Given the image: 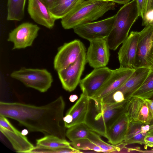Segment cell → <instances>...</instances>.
<instances>
[{
  "mask_svg": "<svg viewBox=\"0 0 153 153\" xmlns=\"http://www.w3.org/2000/svg\"><path fill=\"white\" fill-rule=\"evenodd\" d=\"M65 103L63 97L44 105L0 102V115L18 122L30 132H40L66 139L63 120Z\"/></svg>",
  "mask_w": 153,
  "mask_h": 153,
  "instance_id": "obj_1",
  "label": "cell"
},
{
  "mask_svg": "<svg viewBox=\"0 0 153 153\" xmlns=\"http://www.w3.org/2000/svg\"><path fill=\"white\" fill-rule=\"evenodd\" d=\"M89 98L88 110L85 123L90 130L105 138L108 131L116 121L127 111L128 100L117 107L111 104Z\"/></svg>",
  "mask_w": 153,
  "mask_h": 153,
  "instance_id": "obj_2",
  "label": "cell"
},
{
  "mask_svg": "<svg viewBox=\"0 0 153 153\" xmlns=\"http://www.w3.org/2000/svg\"><path fill=\"white\" fill-rule=\"evenodd\" d=\"M115 3L111 1H84L74 10L61 19V24L65 29L98 19L108 11L113 9Z\"/></svg>",
  "mask_w": 153,
  "mask_h": 153,
  "instance_id": "obj_3",
  "label": "cell"
},
{
  "mask_svg": "<svg viewBox=\"0 0 153 153\" xmlns=\"http://www.w3.org/2000/svg\"><path fill=\"white\" fill-rule=\"evenodd\" d=\"M139 16L136 0H132L120 9L115 15L112 27L105 39L110 49L115 51L122 44Z\"/></svg>",
  "mask_w": 153,
  "mask_h": 153,
  "instance_id": "obj_4",
  "label": "cell"
},
{
  "mask_svg": "<svg viewBox=\"0 0 153 153\" xmlns=\"http://www.w3.org/2000/svg\"><path fill=\"white\" fill-rule=\"evenodd\" d=\"M10 76L20 81L26 86L41 92L47 91L53 82L51 74L45 69L22 67L12 72Z\"/></svg>",
  "mask_w": 153,
  "mask_h": 153,
  "instance_id": "obj_5",
  "label": "cell"
},
{
  "mask_svg": "<svg viewBox=\"0 0 153 153\" xmlns=\"http://www.w3.org/2000/svg\"><path fill=\"white\" fill-rule=\"evenodd\" d=\"M115 15L102 20L78 25L73 28L74 33L89 41L105 39L109 34L114 22Z\"/></svg>",
  "mask_w": 153,
  "mask_h": 153,
  "instance_id": "obj_6",
  "label": "cell"
},
{
  "mask_svg": "<svg viewBox=\"0 0 153 153\" xmlns=\"http://www.w3.org/2000/svg\"><path fill=\"white\" fill-rule=\"evenodd\" d=\"M85 48L74 63L57 71L62 87L66 91H73L79 84L87 62Z\"/></svg>",
  "mask_w": 153,
  "mask_h": 153,
  "instance_id": "obj_7",
  "label": "cell"
},
{
  "mask_svg": "<svg viewBox=\"0 0 153 153\" xmlns=\"http://www.w3.org/2000/svg\"><path fill=\"white\" fill-rule=\"evenodd\" d=\"M113 71L106 67L94 68L80 81L79 85L82 93L89 98L93 97L103 87Z\"/></svg>",
  "mask_w": 153,
  "mask_h": 153,
  "instance_id": "obj_8",
  "label": "cell"
},
{
  "mask_svg": "<svg viewBox=\"0 0 153 153\" xmlns=\"http://www.w3.org/2000/svg\"><path fill=\"white\" fill-rule=\"evenodd\" d=\"M85 48L83 44L78 39L65 43L58 48L54 58L53 67L55 70L59 71L74 63Z\"/></svg>",
  "mask_w": 153,
  "mask_h": 153,
  "instance_id": "obj_9",
  "label": "cell"
},
{
  "mask_svg": "<svg viewBox=\"0 0 153 153\" xmlns=\"http://www.w3.org/2000/svg\"><path fill=\"white\" fill-rule=\"evenodd\" d=\"M40 29L36 25L24 22L9 33L7 40L13 43V50L25 48L32 45Z\"/></svg>",
  "mask_w": 153,
  "mask_h": 153,
  "instance_id": "obj_10",
  "label": "cell"
},
{
  "mask_svg": "<svg viewBox=\"0 0 153 153\" xmlns=\"http://www.w3.org/2000/svg\"><path fill=\"white\" fill-rule=\"evenodd\" d=\"M0 130L17 152L26 153L34 147L25 136L13 126L6 117L0 115Z\"/></svg>",
  "mask_w": 153,
  "mask_h": 153,
  "instance_id": "obj_11",
  "label": "cell"
},
{
  "mask_svg": "<svg viewBox=\"0 0 153 153\" xmlns=\"http://www.w3.org/2000/svg\"><path fill=\"white\" fill-rule=\"evenodd\" d=\"M86 52L87 62L92 68L106 67L109 61V48L105 39L91 40Z\"/></svg>",
  "mask_w": 153,
  "mask_h": 153,
  "instance_id": "obj_12",
  "label": "cell"
},
{
  "mask_svg": "<svg viewBox=\"0 0 153 153\" xmlns=\"http://www.w3.org/2000/svg\"><path fill=\"white\" fill-rule=\"evenodd\" d=\"M135 69L120 67L112 74L101 88L92 98L100 100L121 86L134 72Z\"/></svg>",
  "mask_w": 153,
  "mask_h": 153,
  "instance_id": "obj_13",
  "label": "cell"
},
{
  "mask_svg": "<svg viewBox=\"0 0 153 153\" xmlns=\"http://www.w3.org/2000/svg\"><path fill=\"white\" fill-rule=\"evenodd\" d=\"M139 36V32L131 31L122 43L118 53L120 67L133 68Z\"/></svg>",
  "mask_w": 153,
  "mask_h": 153,
  "instance_id": "obj_14",
  "label": "cell"
},
{
  "mask_svg": "<svg viewBox=\"0 0 153 153\" xmlns=\"http://www.w3.org/2000/svg\"><path fill=\"white\" fill-rule=\"evenodd\" d=\"M139 33L137 54L133 66L134 69L148 67L146 58L153 42V23L145 26Z\"/></svg>",
  "mask_w": 153,
  "mask_h": 153,
  "instance_id": "obj_15",
  "label": "cell"
},
{
  "mask_svg": "<svg viewBox=\"0 0 153 153\" xmlns=\"http://www.w3.org/2000/svg\"><path fill=\"white\" fill-rule=\"evenodd\" d=\"M27 11L31 18L37 24L49 29L54 27L56 19L42 0H28Z\"/></svg>",
  "mask_w": 153,
  "mask_h": 153,
  "instance_id": "obj_16",
  "label": "cell"
},
{
  "mask_svg": "<svg viewBox=\"0 0 153 153\" xmlns=\"http://www.w3.org/2000/svg\"><path fill=\"white\" fill-rule=\"evenodd\" d=\"M127 114L129 122H140L146 124H150L152 119L151 113L145 100L136 96H131L128 100Z\"/></svg>",
  "mask_w": 153,
  "mask_h": 153,
  "instance_id": "obj_17",
  "label": "cell"
},
{
  "mask_svg": "<svg viewBox=\"0 0 153 153\" xmlns=\"http://www.w3.org/2000/svg\"><path fill=\"white\" fill-rule=\"evenodd\" d=\"M89 101V98L82 93L79 99L69 109L63 117V120L66 128L85 123Z\"/></svg>",
  "mask_w": 153,
  "mask_h": 153,
  "instance_id": "obj_18",
  "label": "cell"
},
{
  "mask_svg": "<svg viewBox=\"0 0 153 153\" xmlns=\"http://www.w3.org/2000/svg\"><path fill=\"white\" fill-rule=\"evenodd\" d=\"M150 70V68L146 67L135 69L134 72L127 81L116 90L122 92L125 99L128 100L142 85Z\"/></svg>",
  "mask_w": 153,
  "mask_h": 153,
  "instance_id": "obj_19",
  "label": "cell"
},
{
  "mask_svg": "<svg viewBox=\"0 0 153 153\" xmlns=\"http://www.w3.org/2000/svg\"><path fill=\"white\" fill-rule=\"evenodd\" d=\"M129 123L126 112L116 121L108 131L106 138L108 142L116 145L123 142Z\"/></svg>",
  "mask_w": 153,
  "mask_h": 153,
  "instance_id": "obj_20",
  "label": "cell"
},
{
  "mask_svg": "<svg viewBox=\"0 0 153 153\" xmlns=\"http://www.w3.org/2000/svg\"><path fill=\"white\" fill-rule=\"evenodd\" d=\"M149 125L140 122H130L123 142L128 145H145L144 139L150 130Z\"/></svg>",
  "mask_w": 153,
  "mask_h": 153,
  "instance_id": "obj_21",
  "label": "cell"
},
{
  "mask_svg": "<svg viewBox=\"0 0 153 153\" xmlns=\"http://www.w3.org/2000/svg\"><path fill=\"white\" fill-rule=\"evenodd\" d=\"M84 0H56L50 9L56 20L62 19L74 10Z\"/></svg>",
  "mask_w": 153,
  "mask_h": 153,
  "instance_id": "obj_22",
  "label": "cell"
},
{
  "mask_svg": "<svg viewBox=\"0 0 153 153\" xmlns=\"http://www.w3.org/2000/svg\"><path fill=\"white\" fill-rule=\"evenodd\" d=\"M26 1V0H8L7 20H22L24 16Z\"/></svg>",
  "mask_w": 153,
  "mask_h": 153,
  "instance_id": "obj_23",
  "label": "cell"
},
{
  "mask_svg": "<svg viewBox=\"0 0 153 153\" xmlns=\"http://www.w3.org/2000/svg\"><path fill=\"white\" fill-rule=\"evenodd\" d=\"M99 134L90 131L87 137L94 143L100 147L105 153H119L126 144L124 142L116 145L108 143L101 139Z\"/></svg>",
  "mask_w": 153,
  "mask_h": 153,
  "instance_id": "obj_24",
  "label": "cell"
},
{
  "mask_svg": "<svg viewBox=\"0 0 153 153\" xmlns=\"http://www.w3.org/2000/svg\"><path fill=\"white\" fill-rule=\"evenodd\" d=\"M36 146L49 148H56L71 146L66 139L53 135H45L36 140Z\"/></svg>",
  "mask_w": 153,
  "mask_h": 153,
  "instance_id": "obj_25",
  "label": "cell"
},
{
  "mask_svg": "<svg viewBox=\"0 0 153 153\" xmlns=\"http://www.w3.org/2000/svg\"><path fill=\"white\" fill-rule=\"evenodd\" d=\"M90 131L85 123H81L68 128L66 136L70 141H73L87 138Z\"/></svg>",
  "mask_w": 153,
  "mask_h": 153,
  "instance_id": "obj_26",
  "label": "cell"
},
{
  "mask_svg": "<svg viewBox=\"0 0 153 153\" xmlns=\"http://www.w3.org/2000/svg\"><path fill=\"white\" fill-rule=\"evenodd\" d=\"M153 93V69L151 70L141 86L131 95L145 99Z\"/></svg>",
  "mask_w": 153,
  "mask_h": 153,
  "instance_id": "obj_27",
  "label": "cell"
},
{
  "mask_svg": "<svg viewBox=\"0 0 153 153\" xmlns=\"http://www.w3.org/2000/svg\"><path fill=\"white\" fill-rule=\"evenodd\" d=\"M27 153H82V152L80 150L72 147L71 145L68 146L56 148H49L36 146L28 151Z\"/></svg>",
  "mask_w": 153,
  "mask_h": 153,
  "instance_id": "obj_28",
  "label": "cell"
},
{
  "mask_svg": "<svg viewBox=\"0 0 153 153\" xmlns=\"http://www.w3.org/2000/svg\"><path fill=\"white\" fill-rule=\"evenodd\" d=\"M73 147L79 150L91 151L96 152H105L104 151L88 138H83L70 142Z\"/></svg>",
  "mask_w": 153,
  "mask_h": 153,
  "instance_id": "obj_29",
  "label": "cell"
},
{
  "mask_svg": "<svg viewBox=\"0 0 153 153\" xmlns=\"http://www.w3.org/2000/svg\"><path fill=\"white\" fill-rule=\"evenodd\" d=\"M139 16L143 19L146 10L148 0H136Z\"/></svg>",
  "mask_w": 153,
  "mask_h": 153,
  "instance_id": "obj_30",
  "label": "cell"
},
{
  "mask_svg": "<svg viewBox=\"0 0 153 153\" xmlns=\"http://www.w3.org/2000/svg\"><path fill=\"white\" fill-rule=\"evenodd\" d=\"M142 19V26L153 23V10L146 13Z\"/></svg>",
  "mask_w": 153,
  "mask_h": 153,
  "instance_id": "obj_31",
  "label": "cell"
},
{
  "mask_svg": "<svg viewBox=\"0 0 153 153\" xmlns=\"http://www.w3.org/2000/svg\"><path fill=\"white\" fill-rule=\"evenodd\" d=\"M144 140L146 146L153 147V129L147 132L145 137Z\"/></svg>",
  "mask_w": 153,
  "mask_h": 153,
  "instance_id": "obj_32",
  "label": "cell"
},
{
  "mask_svg": "<svg viewBox=\"0 0 153 153\" xmlns=\"http://www.w3.org/2000/svg\"><path fill=\"white\" fill-rule=\"evenodd\" d=\"M146 61L148 67L153 69V42L147 55Z\"/></svg>",
  "mask_w": 153,
  "mask_h": 153,
  "instance_id": "obj_33",
  "label": "cell"
},
{
  "mask_svg": "<svg viewBox=\"0 0 153 153\" xmlns=\"http://www.w3.org/2000/svg\"><path fill=\"white\" fill-rule=\"evenodd\" d=\"M144 99L146 102L151 113L152 119L150 125H152L153 124V93Z\"/></svg>",
  "mask_w": 153,
  "mask_h": 153,
  "instance_id": "obj_34",
  "label": "cell"
},
{
  "mask_svg": "<svg viewBox=\"0 0 153 153\" xmlns=\"http://www.w3.org/2000/svg\"><path fill=\"white\" fill-rule=\"evenodd\" d=\"M152 10H153V0H148L144 15L146 13Z\"/></svg>",
  "mask_w": 153,
  "mask_h": 153,
  "instance_id": "obj_35",
  "label": "cell"
},
{
  "mask_svg": "<svg viewBox=\"0 0 153 153\" xmlns=\"http://www.w3.org/2000/svg\"><path fill=\"white\" fill-rule=\"evenodd\" d=\"M46 5L49 10L53 6L56 0H42Z\"/></svg>",
  "mask_w": 153,
  "mask_h": 153,
  "instance_id": "obj_36",
  "label": "cell"
},
{
  "mask_svg": "<svg viewBox=\"0 0 153 153\" xmlns=\"http://www.w3.org/2000/svg\"><path fill=\"white\" fill-rule=\"evenodd\" d=\"M131 0H111V1L115 3H117L120 4H126L129 2Z\"/></svg>",
  "mask_w": 153,
  "mask_h": 153,
  "instance_id": "obj_37",
  "label": "cell"
},
{
  "mask_svg": "<svg viewBox=\"0 0 153 153\" xmlns=\"http://www.w3.org/2000/svg\"><path fill=\"white\" fill-rule=\"evenodd\" d=\"M78 98V96L75 94L72 95L69 97L70 101L71 102H74Z\"/></svg>",
  "mask_w": 153,
  "mask_h": 153,
  "instance_id": "obj_38",
  "label": "cell"
},
{
  "mask_svg": "<svg viewBox=\"0 0 153 153\" xmlns=\"http://www.w3.org/2000/svg\"><path fill=\"white\" fill-rule=\"evenodd\" d=\"M28 130L27 129H24L22 131L21 133L22 134L24 135V136H26L27 135L28 133Z\"/></svg>",
  "mask_w": 153,
  "mask_h": 153,
  "instance_id": "obj_39",
  "label": "cell"
},
{
  "mask_svg": "<svg viewBox=\"0 0 153 153\" xmlns=\"http://www.w3.org/2000/svg\"><path fill=\"white\" fill-rule=\"evenodd\" d=\"M102 0V1H111V0Z\"/></svg>",
  "mask_w": 153,
  "mask_h": 153,
  "instance_id": "obj_40",
  "label": "cell"
}]
</instances>
